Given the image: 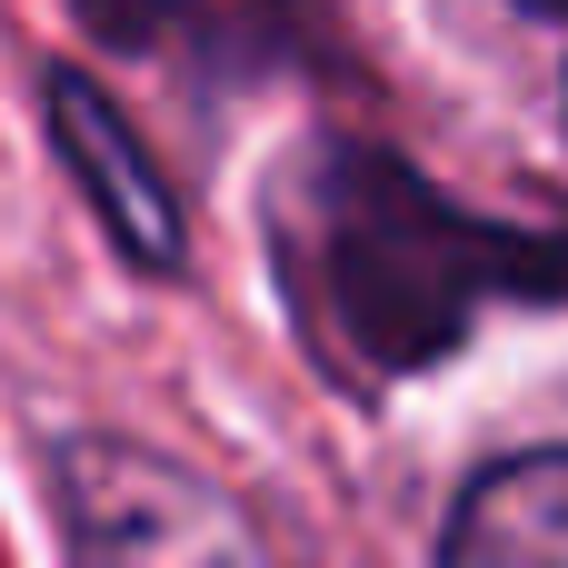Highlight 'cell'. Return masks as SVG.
Listing matches in <instances>:
<instances>
[{
	"instance_id": "1",
	"label": "cell",
	"mask_w": 568,
	"mask_h": 568,
	"mask_svg": "<svg viewBox=\"0 0 568 568\" xmlns=\"http://www.w3.org/2000/svg\"><path fill=\"white\" fill-rule=\"evenodd\" d=\"M519 250L469 230L459 210H439L399 160H329L320 200H310V280L329 290V320L369 349V359H419L459 329L469 290L499 280Z\"/></svg>"
},
{
	"instance_id": "2",
	"label": "cell",
	"mask_w": 568,
	"mask_h": 568,
	"mask_svg": "<svg viewBox=\"0 0 568 568\" xmlns=\"http://www.w3.org/2000/svg\"><path fill=\"white\" fill-rule=\"evenodd\" d=\"M50 499L80 568H270L250 519L200 469L110 429H70L50 449Z\"/></svg>"
},
{
	"instance_id": "3",
	"label": "cell",
	"mask_w": 568,
	"mask_h": 568,
	"mask_svg": "<svg viewBox=\"0 0 568 568\" xmlns=\"http://www.w3.org/2000/svg\"><path fill=\"white\" fill-rule=\"evenodd\" d=\"M40 130H50V150H60V170L80 180V200H90V220L110 230V250L130 260V270H180V200H170V180H160V160H150V140L130 130V110L90 80V70H40Z\"/></svg>"
},
{
	"instance_id": "4",
	"label": "cell",
	"mask_w": 568,
	"mask_h": 568,
	"mask_svg": "<svg viewBox=\"0 0 568 568\" xmlns=\"http://www.w3.org/2000/svg\"><path fill=\"white\" fill-rule=\"evenodd\" d=\"M439 568H568V449H519L469 479Z\"/></svg>"
},
{
	"instance_id": "5",
	"label": "cell",
	"mask_w": 568,
	"mask_h": 568,
	"mask_svg": "<svg viewBox=\"0 0 568 568\" xmlns=\"http://www.w3.org/2000/svg\"><path fill=\"white\" fill-rule=\"evenodd\" d=\"M529 10H549V20H568V0H529Z\"/></svg>"
}]
</instances>
